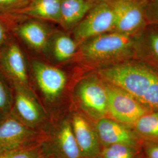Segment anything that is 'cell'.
<instances>
[{
  "label": "cell",
  "instance_id": "cb8c5ba5",
  "mask_svg": "<svg viewBox=\"0 0 158 158\" xmlns=\"http://www.w3.org/2000/svg\"><path fill=\"white\" fill-rule=\"evenodd\" d=\"M10 32V29L0 19V49L11 37Z\"/></svg>",
  "mask_w": 158,
  "mask_h": 158
},
{
  "label": "cell",
  "instance_id": "ac0fdd59",
  "mask_svg": "<svg viewBox=\"0 0 158 158\" xmlns=\"http://www.w3.org/2000/svg\"><path fill=\"white\" fill-rule=\"evenodd\" d=\"M31 0H0V19L11 30L17 23L23 19V10Z\"/></svg>",
  "mask_w": 158,
  "mask_h": 158
},
{
  "label": "cell",
  "instance_id": "44dd1931",
  "mask_svg": "<svg viewBox=\"0 0 158 158\" xmlns=\"http://www.w3.org/2000/svg\"><path fill=\"white\" fill-rule=\"evenodd\" d=\"M13 100L11 84L0 70V119L11 112Z\"/></svg>",
  "mask_w": 158,
  "mask_h": 158
},
{
  "label": "cell",
  "instance_id": "8fae6325",
  "mask_svg": "<svg viewBox=\"0 0 158 158\" xmlns=\"http://www.w3.org/2000/svg\"><path fill=\"white\" fill-rule=\"evenodd\" d=\"M100 143L103 147L124 144L140 147L139 137L129 126L111 118L103 117L97 120L94 126Z\"/></svg>",
  "mask_w": 158,
  "mask_h": 158
},
{
  "label": "cell",
  "instance_id": "e0dca14e",
  "mask_svg": "<svg viewBox=\"0 0 158 158\" xmlns=\"http://www.w3.org/2000/svg\"><path fill=\"white\" fill-rule=\"evenodd\" d=\"M57 148L63 158H83L76 139L71 121H63L56 137Z\"/></svg>",
  "mask_w": 158,
  "mask_h": 158
},
{
  "label": "cell",
  "instance_id": "3957f363",
  "mask_svg": "<svg viewBox=\"0 0 158 158\" xmlns=\"http://www.w3.org/2000/svg\"><path fill=\"white\" fill-rule=\"evenodd\" d=\"M115 28L113 8L108 0H97L83 19L72 31L78 45Z\"/></svg>",
  "mask_w": 158,
  "mask_h": 158
},
{
  "label": "cell",
  "instance_id": "484cf974",
  "mask_svg": "<svg viewBox=\"0 0 158 158\" xmlns=\"http://www.w3.org/2000/svg\"><path fill=\"white\" fill-rule=\"evenodd\" d=\"M153 6L154 7L155 13H156L157 17H158V0H155V2H153Z\"/></svg>",
  "mask_w": 158,
  "mask_h": 158
},
{
  "label": "cell",
  "instance_id": "8992f818",
  "mask_svg": "<svg viewBox=\"0 0 158 158\" xmlns=\"http://www.w3.org/2000/svg\"><path fill=\"white\" fill-rule=\"evenodd\" d=\"M14 100L11 113L24 124L34 129L43 123L45 112L29 86L11 84Z\"/></svg>",
  "mask_w": 158,
  "mask_h": 158
},
{
  "label": "cell",
  "instance_id": "d4e9b609",
  "mask_svg": "<svg viewBox=\"0 0 158 158\" xmlns=\"http://www.w3.org/2000/svg\"><path fill=\"white\" fill-rule=\"evenodd\" d=\"M150 46L153 52L158 58V34H153L150 36Z\"/></svg>",
  "mask_w": 158,
  "mask_h": 158
},
{
  "label": "cell",
  "instance_id": "ba28073f",
  "mask_svg": "<svg viewBox=\"0 0 158 158\" xmlns=\"http://www.w3.org/2000/svg\"><path fill=\"white\" fill-rule=\"evenodd\" d=\"M34 79L48 102H54L62 95L68 83L66 73L59 68L35 59L32 62Z\"/></svg>",
  "mask_w": 158,
  "mask_h": 158
},
{
  "label": "cell",
  "instance_id": "4316f807",
  "mask_svg": "<svg viewBox=\"0 0 158 158\" xmlns=\"http://www.w3.org/2000/svg\"><path fill=\"white\" fill-rule=\"evenodd\" d=\"M95 158H102V156H101V155H100V156H97V157H96Z\"/></svg>",
  "mask_w": 158,
  "mask_h": 158
},
{
  "label": "cell",
  "instance_id": "277c9868",
  "mask_svg": "<svg viewBox=\"0 0 158 158\" xmlns=\"http://www.w3.org/2000/svg\"><path fill=\"white\" fill-rule=\"evenodd\" d=\"M74 97L80 108L91 118L98 120L108 115L107 92L102 79H81L76 86Z\"/></svg>",
  "mask_w": 158,
  "mask_h": 158
},
{
  "label": "cell",
  "instance_id": "4fadbf2b",
  "mask_svg": "<svg viewBox=\"0 0 158 158\" xmlns=\"http://www.w3.org/2000/svg\"><path fill=\"white\" fill-rule=\"evenodd\" d=\"M71 124L83 158H95L100 156L101 144L94 127L79 114H74Z\"/></svg>",
  "mask_w": 158,
  "mask_h": 158
},
{
  "label": "cell",
  "instance_id": "7c38bea8",
  "mask_svg": "<svg viewBox=\"0 0 158 158\" xmlns=\"http://www.w3.org/2000/svg\"><path fill=\"white\" fill-rule=\"evenodd\" d=\"M43 21L34 18L23 19L12 28L11 32L34 51L45 52L48 49L52 35Z\"/></svg>",
  "mask_w": 158,
  "mask_h": 158
},
{
  "label": "cell",
  "instance_id": "52a82bcc",
  "mask_svg": "<svg viewBox=\"0 0 158 158\" xmlns=\"http://www.w3.org/2000/svg\"><path fill=\"white\" fill-rule=\"evenodd\" d=\"M38 135L10 112L0 119V154L32 147Z\"/></svg>",
  "mask_w": 158,
  "mask_h": 158
},
{
  "label": "cell",
  "instance_id": "30bf717a",
  "mask_svg": "<svg viewBox=\"0 0 158 158\" xmlns=\"http://www.w3.org/2000/svg\"><path fill=\"white\" fill-rule=\"evenodd\" d=\"M113 8L117 32L134 33L143 25L145 10L142 0H108Z\"/></svg>",
  "mask_w": 158,
  "mask_h": 158
},
{
  "label": "cell",
  "instance_id": "7402d4cb",
  "mask_svg": "<svg viewBox=\"0 0 158 158\" xmlns=\"http://www.w3.org/2000/svg\"><path fill=\"white\" fill-rule=\"evenodd\" d=\"M0 158H42L40 147H28L0 154Z\"/></svg>",
  "mask_w": 158,
  "mask_h": 158
},
{
  "label": "cell",
  "instance_id": "6da1fadb",
  "mask_svg": "<svg viewBox=\"0 0 158 158\" xmlns=\"http://www.w3.org/2000/svg\"><path fill=\"white\" fill-rule=\"evenodd\" d=\"M100 77L128 93L148 109L158 111V73L147 66L126 63L101 68Z\"/></svg>",
  "mask_w": 158,
  "mask_h": 158
},
{
  "label": "cell",
  "instance_id": "5bb4252c",
  "mask_svg": "<svg viewBox=\"0 0 158 158\" xmlns=\"http://www.w3.org/2000/svg\"><path fill=\"white\" fill-rule=\"evenodd\" d=\"M97 0H60L59 25L67 31H72L94 5Z\"/></svg>",
  "mask_w": 158,
  "mask_h": 158
},
{
  "label": "cell",
  "instance_id": "2e32d148",
  "mask_svg": "<svg viewBox=\"0 0 158 158\" xmlns=\"http://www.w3.org/2000/svg\"><path fill=\"white\" fill-rule=\"evenodd\" d=\"M79 45L73 36L59 32L52 35L49 45L54 60L58 63L66 62L74 58Z\"/></svg>",
  "mask_w": 158,
  "mask_h": 158
},
{
  "label": "cell",
  "instance_id": "9c48e42d",
  "mask_svg": "<svg viewBox=\"0 0 158 158\" xmlns=\"http://www.w3.org/2000/svg\"><path fill=\"white\" fill-rule=\"evenodd\" d=\"M0 70L11 84L29 86L25 57L20 46L12 37L0 49Z\"/></svg>",
  "mask_w": 158,
  "mask_h": 158
},
{
  "label": "cell",
  "instance_id": "ffe728a7",
  "mask_svg": "<svg viewBox=\"0 0 158 158\" xmlns=\"http://www.w3.org/2000/svg\"><path fill=\"white\" fill-rule=\"evenodd\" d=\"M140 152V147L115 144L103 147L100 155L102 158H139Z\"/></svg>",
  "mask_w": 158,
  "mask_h": 158
},
{
  "label": "cell",
  "instance_id": "d6986e66",
  "mask_svg": "<svg viewBox=\"0 0 158 158\" xmlns=\"http://www.w3.org/2000/svg\"><path fill=\"white\" fill-rule=\"evenodd\" d=\"M133 127L139 137L147 141L158 142V111L145 114L136 121Z\"/></svg>",
  "mask_w": 158,
  "mask_h": 158
},
{
  "label": "cell",
  "instance_id": "603a6c76",
  "mask_svg": "<svg viewBox=\"0 0 158 158\" xmlns=\"http://www.w3.org/2000/svg\"><path fill=\"white\" fill-rule=\"evenodd\" d=\"M143 146L147 158H158V142L147 141Z\"/></svg>",
  "mask_w": 158,
  "mask_h": 158
},
{
  "label": "cell",
  "instance_id": "7a4b0ae2",
  "mask_svg": "<svg viewBox=\"0 0 158 158\" xmlns=\"http://www.w3.org/2000/svg\"><path fill=\"white\" fill-rule=\"evenodd\" d=\"M132 48L130 35L117 31L107 32L79 45L74 57L81 62L101 64L130 55Z\"/></svg>",
  "mask_w": 158,
  "mask_h": 158
},
{
  "label": "cell",
  "instance_id": "9a60e30c",
  "mask_svg": "<svg viewBox=\"0 0 158 158\" xmlns=\"http://www.w3.org/2000/svg\"><path fill=\"white\" fill-rule=\"evenodd\" d=\"M23 18L60 23V0H31L22 12Z\"/></svg>",
  "mask_w": 158,
  "mask_h": 158
},
{
  "label": "cell",
  "instance_id": "5b68a950",
  "mask_svg": "<svg viewBox=\"0 0 158 158\" xmlns=\"http://www.w3.org/2000/svg\"><path fill=\"white\" fill-rule=\"evenodd\" d=\"M104 83L107 92L108 115L111 118L133 126L138 119L151 111L123 89L106 81Z\"/></svg>",
  "mask_w": 158,
  "mask_h": 158
}]
</instances>
